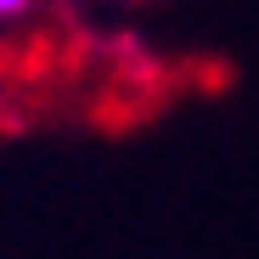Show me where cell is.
<instances>
[{
	"label": "cell",
	"instance_id": "6da1fadb",
	"mask_svg": "<svg viewBox=\"0 0 259 259\" xmlns=\"http://www.w3.org/2000/svg\"><path fill=\"white\" fill-rule=\"evenodd\" d=\"M51 0H0V28H17V23H28V17H39Z\"/></svg>",
	"mask_w": 259,
	"mask_h": 259
},
{
	"label": "cell",
	"instance_id": "7a4b0ae2",
	"mask_svg": "<svg viewBox=\"0 0 259 259\" xmlns=\"http://www.w3.org/2000/svg\"><path fill=\"white\" fill-rule=\"evenodd\" d=\"M79 6H96V12H136L147 0H79Z\"/></svg>",
	"mask_w": 259,
	"mask_h": 259
}]
</instances>
